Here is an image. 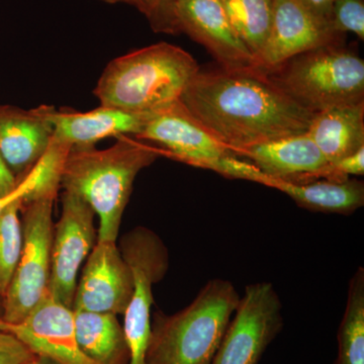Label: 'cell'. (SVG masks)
I'll return each instance as SVG.
<instances>
[{"instance_id":"1","label":"cell","mask_w":364,"mask_h":364,"mask_svg":"<svg viewBox=\"0 0 364 364\" xmlns=\"http://www.w3.org/2000/svg\"><path fill=\"white\" fill-rule=\"evenodd\" d=\"M179 100L236 155L251 146L306 133L315 114L258 67L200 69Z\"/></svg>"},{"instance_id":"2","label":"cell","mask_w":364,"mask_h":364,"mask_svg":"<svg viewBox=\"0 0 364 364\" xmlns=\"http://www.w3.org/2000/svg\"><path fill=\"white\" fill-rule=\"evenodd\" d=\"M163 156L156 146L122 136L107 149L71 147L61 186L83 198L100 219L97 240L117 242L136 176Z\"/></svg>"},{"instance_id":"3","label":"cell","mask_w":364,"mask_h":364,"mask_svg":"<svg viewBox=\"0 0 364 364\" xmlns=\"http://www.w3.org/2000/svg\"><path fill=\"white\" fill-rule=\"evenodd\" d=\"M200 69L186 50L157 43L112 60L92 93L102 107L148 114L179 100Z\"/></svg>"},{"instance_id":"4","label":"cell","mask_w":364,"mask_h":364,"mask_svg":"<svg viewBox=\"0 0 364 364\" xmlns=\"http://www.w3.org/2000/svg\"><path fill=\"white\" fill-rule=\"evenodd\" d=\"M229 280H210L191 305L151 323L147 364H210L240 301Z\"/></svg>"},{"instance_id":"5","label":"cell","mask_w":364,"mask_h":364,"mask_svg":"<svg viewBox=\"0 0 364 364\" xmlns=\"http://www.w3.org/2000/svg\"><path fill=\"white\" fill-rule=\"evenodd\" d=\"M294 100L313 112L364 102V62L344 43L299 54L265 71Z\"/></svg>"},{"instance_id":"6","label":"cell","mask_w":364,"mask_h":364,"mask_svg":"<svg viewBox=\"0 0 364 364\" xmlns=\"http://www.w3.org/2000/svg\"><path fill=\"white\" fill-rule=\"evenodd\" d=\"M56 195L26 203L23 247L16 272L4 294L1 318L9 324L20 323L49 293L54 223L53 207Z\"/></svg>"},{"instance_id":"7","label":"cell","mask_w":364,"mask_h":364,"mask_svg":"<svg viewBox=\"0 0 364 364\" xmlns=\"http://www.w3.org/2000/svg\"><path fill=\"white\" fill-rule=\"evenodd\" d=\"M119 250L131 268L134 280L133 294L124 313L123 329L130 351L129 364H147L153 286L166 274L168 253L159 237L143 227L127 234Z\"/></svg>"},{"instance_id":"8","label":"cell","mask_w":364,"mask_h":364,"mask_svg":"<svg viewBox=\"0 0 364 364\" xmlns=\"http://www.w3.org/2000/svg\"><path fill=\"white\" fill-rule=\"evenodd\" d=\"M282 305L270 282L245 287L210 364H258L284 325Z\"/></svg>"},{"instance_id":"9","label":"cell","mask_w":364,"mask_h":364,"mask_svg":"<svg viewBox=\"0 0 364 364\" xmlns=\"http://www.w3.org/2000/svg\"><path fill=\"white\" fill-rule=\"evenodd\" d=\"M61 202V215L53 234L49 293L72 309L79 269L97 239L95 214L81 196L72 191H64Z\"/></svg>"},{"instance_id":"10","label":"cell","mask_w":364,"mask_h":364,"mask_svg":"<svg viewBox=\"0 0 364 364\" xmlns=\"http://www.w3.org/2000/svg\"><path fill=\"white\" fill-rule=\"evenodd\" d=\"M183 33L203 45L220 67H256L255 59L235 33L220 0H172L165 14L164 33Z\"/></svg>"},{"instance_id":"11","label":"cell","mask_w":364,"mask_h":364,"mask_svg":"<svg viewBox=\"0 0 364 364\" xmlns=\"http://www.w3.org/2000/svg\"><path fill=\"white\" fill-rule=\"evenodd\" d=\"M135 138L156 146L164 156L203 169L210 170L222 157L235 154L196 122L181 100L146 114Z\"/></svg>"},{"instance_id":"12","label":"cell","mask_w":364,"mask_h":364,"mask_svg":"<svg viewBox=\"0 0 364 364\" xmlns=\"http://www.w3.org/2000/svg\"><path fill=\"white\" fill-rule=\"evenodd\" d=\"M344 42L345 35L337 33L330 20L298 0H273L272 28L256 67L272 71L299 54Z\"/></svg>"},{"instance_id":"13","label":"cell","mask_w":364,"mask_h":364,"mask_svg":"<svg viewBox=\"0 0 364 364\" xmlns=\"http://www.w3.org/2000/svg\"><path fill=\"white\" fill-rule=\"evenodd\" d=\"M0 331L13 335L32 353L57 364H98L79 346L73 309L60 303L50 293L20 323L9 324L0 318Z\"/></svg>"},{"instance_id":"14","label":"cell","mask_w":364,"mask_h":364,"mask_svg":"<svg viewBox=\"0 0 364 364\" xmlns=\"http://www.w3.org/2000/svg\"><path fill=\"white\" fill-rule=\"evenodd\" d=\"M133 289L131 268L116 242L97 240L77 282L72 309L124 314Z\"/></svg>"},{"instance_id":"15","label":"cell","mask_w":364,"mask_h":364,"mask_svg":"<svg viewBox=\"0 0 364 364\" xmlns=\"http://www.w3.org/2000/svg\"><path fill=\"white\" fill-rule=\"evenodd\" d=\"M237 156L250 160L268 178L287 183L348 179L340 176L306 132L251 146L237 152Z\"/></svg>"},{"instance_id":"16","label":"cell","mask_w":364,"mask_h":364,"mask_svg":"<svg viewBox=\"0 0 364 364\" xmlns=\"http://www.w3.org/2000/svg\"><path fill=\"white\" fill-rule=\"evenodd\" d=\"M53 109H0V155L13 173L25 176L49 148L54 133Z\"/></svg>"},{"instance_id":"17","label":"cell","mask_w":364,"mask_h":364,"mask_svg":"<svg viewBox=\"0 0 364 364\" xmlns=\"http://www.w3.org/2000/svg\"><path fill=\"white\" fill-rule=\"evenodd\" d=\"M146 114H134L102 107L79 112L53 109V136L70 147L95 146L105 139L122 136H136L140 133Z\"/></svg>"},{"instance_id":"18","label":"cell","mask_w":364,"mask_h":364,"mask_svg":"<svg viewBox=\"0 0 364 364\" xmlns=\"http://www.w3.org/2000/svg\"><path fill=\"white\" fill-rule=\"evenodd\" d=\"M306 134L330 163L364 147V102L316 112Z\"/></svg>"},{"instance_id":"19","label":"cell","mask_w":364,"mask_h":364,"mask_svg":"<svg viewBox=\"0 0 364 364\" xmlns=\"http://www.w3.org/2000/svg\"><path fill=\"white\" fill-rule=\"evenodd\" d=\"M264 186L286 193L299 207L311 212L350 215L364 205V184L358 179L293 184L268 178Z\"/></svg>"},{"instance_id":"20","label":"cell","mask_w":364,"mask_h":364,"mask_svg":"<svg viewBox=\"0 0 364 364\" xmlns=\"http://www.w3.org/2000/svg\"><path fill=\"white\" fill-rule=\"evenodd\" d=\"M81 350L98 364H129L130 351L123 327L111 313L73 310Z\"/></svg>"},{"instance_id":"21","label":"cell","mask_w":364,"mask_h":364,"mask_svg":"<svg viewBox=\"0 0 364 364\" xmlns=\"http://www.w3.org/2000/svg\"><path fill=\"white\" fill-rule=\"evenodd\" d=\"M70 146L52 138L49 148L28 173L21 176L13 191L0 196V215L14 203H28L36 198L58 195L61 174Z\"/></svg>"},{"instance_id":"22","label":"cell","mask_w":364,"mask_h":364,"mask_svg":"<svg viewBox=\"0 0 364 364\" xmlns=\"http://www.w3.org/2000/svg\"><path fill=\"white\" fill-rule=\"evenodd\" d=\"M228 20L257 59L267 44L272 21L273 0H220Z\"/></svg>"},{"instance_id":"23","label":"cell","mask_w":364,"mask_h":364,"mask_svg":"<svg viewBox=\"0 0 364 364\" xmlns=\"http://www.w3.org/2000/svg\"><path fill=\"white\" fill-rule=\"evenodd\" d=\"M337 338L338 356L335 364H364L363 267H358L351 277Z\"/></svg>"},{"instance_id":"24","label":"cell","mask_w":364,"mask_h":364,"mask_svg":"<svg viewBox=\"0 0 364 364\" xmlns=\"http://www.w3.org/2000/svg\"><path fill=\"white\" fill-rule=\"evenodd\" d=\"M23 203H14L0 215V294H6L23 247V225L18 210Z\"/></svg>"},{"instance_id":"25","label":"cell","mask_w":364,"mask_h":364,"mask_svg":"<svg viewBox=\"0 0 364 364\" xmlns=\"http://www.w3.org/2000/svg\"><path fill=\"white\" fill-rule=\"evenodd\" d=\"M330 21L337 33H353L364 40V0H336Z\"/></svg>"},{"instance_id":"26","label":"cell","mask_w":364,"mask_h":364,"mask_svg":"<svg viewBox=\"0 0 364 364\" xmlns=\"http://www.w3.org/2000/svg\"><path fill=\"white\" fill-rule=\"evenodd\" d=\"M33 354L13 335L0 331V364H21Z\"/></svg>"},{"instance_id":"27","label":"cell","mask_w":364,"mask_h":364,"mask_svg":"<svg viewBox=\"0 0 364 364\" xmlns=\"http://www.w3.org/2000/svg\"><path fill=\"white\" fill-rule=\"evenodd\" d=\"M335 169L340 176L349 178L350 176H363L364 174V147L356 151L353 154L342 158L336 163H333Z\"/></svg>"},{"instance_id":"28","label":"cell","mask_w":364,"mask_h":364,"mask_svg":"<svg viewBox=\"0 0 364 364\" xmlns=\"http://www.w3.org/2000/svg\"><path fill=\"white\" fill-rule=\"evenodd\" d=\"M104 4H127L135 7L136 11H140L147 18L148 21L152 20L156 13L157 0H100Z\"/></svg>"},{"instance_id":"29","label":"cell","mask_w":364,"mask_h":364,"mask_svg":"<svg viewBox=\"0 0 364 364\" xmlns=\"http://www.w3.org/2000/svg\"><path fill=\"white\" fill-rule=\"evenodd\" d=\"M298 1L313 14L330 20L332 7L336 0H298Z\"/></svg>"},{"instance_id":"30","label":"cell","mask_w":364,"mask_h":364,"mask_svg":"<svg viewBox=\"0 0 364 364\" xmlns=\"http://www.w3.org/2000/svg\"><path fill=\"white\" fill-rule=\"evenodd\" d=\"M18 179L16 178L13 171L9 169L4 158L0 155V196L6 195L9 191H13L14 186L18 183Z\"/></svg>"},{"instance_id":"31","label":"cell","mask_w":364,"mask_h":364,"mask_svg":"<svg viewBox=\"0 0 364 364\" xmlns=\"http://www.w3.org/2000/svg\"><path fill=\"white\" fill-rule=\"evenodd\" d=\"M172 0H157L156 13L149 21L151 28L155 33H162L164 26L165 14H166L167 6Z\"/></svg>"},{"instance_id":"32","label":"cell","mask_w":364,"mask_h":364,"mask_svg":"<svg viewBox=\"0 0 364 364\" xmlns=\"http://www.w3.org/2000/svg\"><path fill=\"white\" fill-rule=\"evenodd\" d=\"M21 364H57L50 358H45V356L37 355V354H33L28 360Z\"/></svg>"}]
</instances>
